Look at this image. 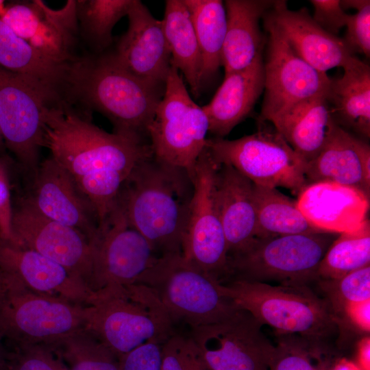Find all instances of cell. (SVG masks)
<instances>
[{"label":"cell","mask_w":370,"mask_h":370,"mask_svg":"<svg viewBox=\"0 0 370 370\" xmlns=\"http://www.w3.org/2000/svg\"><path fill=\"white\" fill-rule=\"evenodd\" d=\"M262 19L298 57L322 73L335 67L344 69L358 59L341 38L323 30L304 8L294 11L286 1H274Z\"/></svg>","instance_id":"ac0fdd59"},{"label":"cell","mask_w":370,"mask_h":370,"mask_svg":"<svg viewBox=\"0 0 370 370\" xmlns=\"http://www.w3.org/2000/svg\"><path fill=\"white\" fill-rule=\"evenodd\" d=\"M336 234L317 232L258 238L245 250L228 258L223 282L308 286L318 280L319 264Z\"/></svg>","instance_id":"ba28073f"},{"label":"cell","mask_w":370,"mask_h":370,"mask_svg":"<svg viewBox=\"0 0 370 370\" xmlns=\"http://www.w3.org/2000/svg\"><path fill=\"white\" fill-rule=\"evenodd\" d=\"M264 25L269 36L259 119L271 122L300 102L328 95L330 78L298 57L272 26Z\"/></svg>","instance_id":"9a60e30c"},{"label":"cell","mask_w":370,"mask_h":370,"mask_svg":"<svg viewBox=\"0 0 370 370\" xmlns=\"http://www.w3.org/2000/svg\"><path fill=\"white\" fill-rule=\"evenodd\" d=\"M12 230L14 245L56 262L91 288L92 244L81 232L45 217L25 197L13 206Z\"/></svg>","instance_id":"2e32d148"},{"label":"cell","mask_w":370,"mask_h":370,"mask_svg":"<svg viewBox=\"0 0 370 370\" xmlns=\"http://www.w3.org/2000/svg\"><path fill=\"white\" fill-rule=\"evenodd\" d=\"M163 343L151 340L132 349L119 360V370H161Z\"/></svg>","instance_id":"60d3db41"},{"label":"cell","mask_w":370,"mask_h":370,"mask_svg":"<svg viewBox=\"0 0 370 370\" xmlns=\"http://www.w3.org/2000/svg\"><path fill=\"white\" fill-rule=\"evenodd\" d=\"M5 149L6 148H5V143H4L2 134L0 130V156L1 157L8 156L6 153Z\"/></svg>","instance_id":"681fc988"},{"label":"cell","mask_w":370,"mask_h":370,"mask_svg":"<svg viewBox=\"0 0 370 370\" xmlns=\"http://www.w3.org/2000/svg\"><path fill=\"white\" fill-rule=\"evenodd\" d=\"M193 192V178L186 170L152 155L134 167L116 202L158 256L182 254Z\"/></svg>","instance_id":"6da1fadb"},{"label":"cell","mask_w":370,"mask_h":370,"mask_svg":"<svg viewBox=\"0 0 370 370\" xmlns=\"http://www.w3.org/2000/svg\"><path fill=\"white\" fill-rule=\"evenodd\" d=\"M262 58L249 67L225 75L211 101L202 106L208 120V132L223 138L253 110L263 93Z\"/></svg>","instance_id":"484cf974"},{"label":"cell","mask_w":370,"mask_h":370,"mask_svg":"<svg viewBox=\"0 0 370 370\" xmlns=\"http://www.w3.org/2000/svg\"><path fill=\"white\" fill-rule=\"evenodd\" d=\"M24 196L45 217L84 234L92 243L99 219L74 177L49 156L40 162Z\"/></svg>","instance_id":"e0dca14e"},{"label":"cell","mask_w":370,"mask_h":370,"mask_svg":"<svg viewBox=\"0 0 370 370\" xmlns=\"http://www.w3.org/2000/svg\"><path fill=\"white\" fill-rule=\"evenodd\" d=\"M260 238L320 232L313 227L293 199L278 188L254 184Z\"/></svg>","instance_id":"1f68e13d"},{"label":"cell","mask_w":370,"mask_h":370,"mask_svg":"<svg viewBox=\"0 0 370 370\" xmlns=\"http://www.w3.org/2000/svg\"><path fill=\"white\" fill-rule=\"evenodd\" d=\"M356 363L362 370H370V339L362 338L358 343Z\"/></svg>","instance_id":"f6af8a7d"},{"label":"cell","mask_w":370,"mask_h":370,"mask_svg":"<svg viewBox=\"0 0 370 370\" xmlns=\"http://www.w3.org/2000/svg\"><path fill=\"white\" fill-rule=\"evenodd\" d=\"M171 53V64L184 75L191 92L202 90L201 54L189 11L183 0H166L162 20Z\"/></svg>","instance_id":"f546056e"},{"label":"cell","mask_w":370,"mask_h":370,"mask_svg":"<svg viewBox=\"0 0 370 370\" xmlns=\"http://www.w3.org/2000/svg\"><path fill=\"white\" fill-rule=\"evenodd\" d=\"M190 14L201 58V88L210 83L221 66L226 33V12L221 0H183Z\"/></svg>","instance_id":"4dcf8cb0"},{"label":"cell","mask_w":370,"mask_h":370,"mask_svg":"<svg viewBox=\"0 0 370 370\" xmlns=\"http://www.w3.org/2000/svg\"><path fill=\"white\" fill-rule=\"evenodd\" d=\"M208 127L202 107L191 99L179 71L171 65L164 95L148 127L153 156L186 170L193 178L206 145Z\"/></svg>","instance_id":"9c48e42d"},{"label":"cell","mask_w":370,"mask_h":370,"mask_svg":"<svg viewBox=\"0 0 370 370\" xmlns=\"http://www.w3.org/2000/svg\"><path fill=\"white\" fill-rule=\"evenodd\" d=\"M1 19L34 48L56 59L73 62L77 57L73 45L78 32L75 1L52 10L42 1L5 5Z\"/></svg>","instance_id":"d6986e66"},{"label":"cell","mask_w":370,"mask_h":370,"mask_svg":"<svg viewBox=\"0 0 370 370\" xmlns=\"http://www.w3.org/2000/svg\"><path fill=\"white\" fill-rule=\"evenodd\" d=\"M128 27L110 52L114 59L132 74L160 85L171 68V53L162 20H158L138 0L127 15Z\"/></svg>","instance_id":"ffe728a7"},{"label":"cell","mask_w":370,"mask_h":370,"mask_svg":"<svg viewBox=\"0 0 370 370\" xmlns=\"http://www.w3.org/2000/svg\"><path fill=\"white\" fill-rule=\"evenodd\" d=\"M134 0L75 1L78 32L94 51L102 54L113 42L112 29L127 16Z\"/></svg>","instance_id":"d6a6232c"},{"label":"cell","mask_w":370,"mask_h":370,"mask_svg":"<svg viewBox=\"0 0 370 370\" xmlns=\"http://www.w3.org/2000/svg\"><path fill=\"white\" fill-rule=\"evenodd\" d=\"M84 309L86 330L119 360L147 341L164 342L176 331L153 292L140 284L93 291Z\"/></svg>","instance_id":"5b68a950"},{"label":"cell","mask_w":370,"mask_h":370,"mask_svg":"<svg viewBox=\"0 0 370 370\" xmlns=\"http://www.w3.org/2000/svg\"><path fill=\"white\" fill-rule=\"evenodd\" d=\"M0 266L15 273L27 286L86 306L93 291L65 267L25 247L0 241Z\"/></svg>","instance_id":"d4e9b609"},{"label":"cell","mask_w":370,"mask_h":370,"mask_svg":"<svg viewBox=\"0 0 370 370\" xmlns=\"http://www.w3.org/2000/svg\"><path fill=\"white\" fill-rule=\"evenodd\" d=\"M48 106L20 75L0 66V130L29 183L40 163L43 114Z\"/></svg>","instance_id":"5bb4252c"},{"label":"cell","mask_w":370,"mask_h":370,"mask_svg":"<svg viewBox=\"0 0 370 370\" xmlns=\"http://www.w3.org/2000/svg\"><path fill=\"white\" fill-rule=\"evenodd\" d=\"M262 325L238 309L228 317L190 329L208 370H268L274 344Z\"/></svg>","instance_id":"4fadbf2b"},{"label":"cell","mask_w":370,"mask_h":370,"mask_svg":"<svg viewBox=\"0 0 370 370\" xmlns=\"http://www.w3.org/2000/svg\"><path fill=\"white\" fill-rule=\"evenodd\" d=\"M340 2L343 10L345 8H354L356 10L370 3L369 0H344L340 1Z\"/></svg>","instance_id":"7dc6e473"},{"label":"cell","mask_w":370,"mask_h":370,"mask_svg":"<svg viewBox=\"0 0 370 370\" xmlns=\"http://www.w3.org/2000/svg\"><path fill=\"white\" fill-rule=\"evenodd\" d=\"M50 347L69 370H119L118 358L86 329Z\"/></svg>","instance_id":"d590c367"},{"label":"cell","mask_w":370,"mask_h":370,"mask_svg":"<svg viewBox=\"0 0 370 370\" xmlns=\"http://www.w3.org/2000/svg\"><path fill=\"white\" fill-rule=\"evenodd\" d=\"M91 244L92 291L136 284L158 257L147 239L130 225L117 202L99 224Z\"/></svg>","instance_id":"7c38bea8"},{"label":"cell","mask_w":370,"mask_h":370,"mask_svg":"<svg viewBox=\"0 0 370 370\" xmlns=\"http://www.w3.org/2000/svg\"><path fill=\"white\" fill-rule=\"evenodd\" d=\"M296 201L309 223L320 232H350L368 219L370 197L349 186L332 182L308 184Z\"/></svg>","instance_id":"44dd1931"},{"label":"cell","mask_w":370,"mask_h":370,"mask_svg":"<svg viewBox=\"0 0 370 370\" xmlns=\"http://www.w3.org/2000/svg\"><path fill=\"white\" fill-rule=\"evenodd\" d=\"M5 340L0 333V370H5L7 356V347Z\"/></svg>","instance_id":"c3c4849f"},{"label":"cell","mask_w":370,"mask_h":370,"mask_svg":"<svg viewBox=\"0 0 370 370\" xmlns=\"http://www.w3.org/2000/svg\"><path fill=\"white\" fill-rule=\"evenodd\" d=\"M307 184L332 182L354 187L370 197V147L336 124L323 147L307 162Z\"/></svg>","instance_id":"603a6c76"},{"label":"cell","mask_w":370,"mask_h":370,"mask_svg":"<svg viewBox=\"0 0 370 370\" xmlns=\"http://www.w3.org/2000/svg\"><path fill=\"white\" fill-rule=\"evenodd\" d=\"M369 263L370 221L367 219L356 230L341 233L333 241L319 264L318 280H336Z\"/></svg>","instance_id":"836d02e7"},{"label":"cell","mask_w":370,"mask_h":370,"mask_svg":"<svg viewBox=\"0 0 370 370\" xmlns=\"http://www.w3.org/2000/svg\"><path fill=\"white\" fill-rule=\"evenodd\" d=\"M161 370H208L189 334L175 331L162 345Z\"/></svg>","instance_id":"74e56055"},{"label":"cell","mask_w":370,"mask_h":370,"mask_svg":"<svg viewBox=\"0 0 370 370\" xmlns=\"http://www.w3.org/2000/svg\"><path fill=\"white\" fill-rule=\"evenodd\" d=\"M274 1L226 0V33L221 66L225 75L246 69L262 58L264 38L260 21Z\"/></svg>","instance_id":"4316f807"},{"label":"cell","mask_w":370,"mask_h":370,"mask_svg":"<svg viewBox=\"0 0 370 370\" xmlns=\"http://www.w3.org/2000/svg\"><path fill=\"white\" fill-rule=\"evenodd\" d=\"M217 281L182 254L158 256L138 280L150 288L175 324L190 329L220 321L238 310L217 288Z\"/></svg>","instance_id":"52a82bcc"},{"label":"cell","mask_w":370,"mask_h":370,"mask_svg":"<svg viewBox=\"0 0 370 370\" xmlns=\"http://www.w3.org/2000/svg\"><path fill=\"white\" fill-rule=\"evenodd\" d=\"M270 123L306 162L319 153L336 125L327 95L300 102Z\"/></svg>","instance_id":"83f0119b"},{"label":"cell","mask_w":370,"mask_h":370,"mask_svg":"<svg viewBox=\"0 0 370 370\" xmlns=\"http://www.w3.org/2000/svg\"><path fill=\"white\" fill-rule=\"evenodd\" d=\"M5 370H69L62 360L45 345H7Z\"/></svg>","instance_id":"f35d334b"},{"label":"cell","mask_w":370,"mask_h":370,"mask_svg":"<svg viewBox=\"0 0 370 370\" xmlns=\"http://www.w3.org/2000/svg\"><path fill=\"white\" fill-rule=\"evenodd\" d=\"M42 147L74 177L113 173L127 177L153 155L149 142L108 133L66 103L45 107Z\"/></svg>","instance_id":"3957f363"},{"label":"cell","mask_w":370,"mask_h":370,"mask_svg":"<svg viewBox=\"0 0 370 370\" xmlns=\"http://www.w3.org/2000/svg\"><path fill=\"white\" fill-rule=\"evenodd\" d=\"M85 329L84 306L37 292L0 266V333L7 345L51 347Z\"/></svg>","instance_id":"8992f818"},{"label":"cell","mask_w":370,"mask_h":370,"mask_svg":"<svg viewBox=\"0 0 370 370\" xmlns=\"http://www.w3.org/2000/svg\"><path fill=\"white\" fill-rule=\"evenodd\" d=\"M215 186L216 201L229 258L245 250L260 238L254 184L232 166L219 164Z\"/></svg>","instance_id":"cb8c5ba5"},{"label":"cell","mask_w":370,"mask_h":370,"mask_svg":"<svg viewBox=\"0 0 370 370\" xmlns=\"http://www.w3.org/2000/svg\"><path fill=\"white\" fill-rule=\"evenodd\" d=\"M165 85L141 79L122 67L110 51L77 57L67 82L66 100L97 111L112 124L114 133L149 142L148 127Z\"/></svg>","instance_id":"7a4b0ae2"},{"label":"cell","mask_w":370,"mask_h":370,"mask_svg":"<svg viewBox=\"0 0 370 370\" xmlns=\"http://www.w3.org/2000/svg\"><path fill=\"white\" fill-rule=\"evenodd\" d=\"M5 8V5L4 1L0 0V18L4 12Z\"/></svg>","instance_id":"f907efd6"},{"label":"cell","mask_w":370,"mask_h":370,"mask_svg":"<svg viewBox=\"0 0 370 370\" xmlns=\"http://www.w3.org/2000/svg\"><path fill=\"white\" fill-rule=\"evenodd\" d=\"M328 345L299 336H277L268 370H331L336 358Z\"/></svg>","instance_id":"e575fe53"},{"label":"cell","mask_w":370,"mask_h":370,"mask_svg":"<svg viewBox=\"0 0 370 370\" xmlns=\"http://www.w3.org/2000/svg\"><path fill=\"white\" fill-rule=\"evenodd\" d=\"M318 281L327 295L325 299L338 316L348 304L370 300L369 265L336 280Z\"/></svg>","instance_id":"8d00e7d4"},{"label":"cell","mask_w":370,"mask_h":370,"mask_svg":"<svg viewBox=\"0 0 370 370\" xmlns=\"http://www.w3.org/2000/svg\"><path fill=\"white\" fill-rule=\"evenodd\" d=\"M314 8L312 19L325 32L337 36L347 23L345 13L339 0H310Z\"/></svg>","instance_id":"7bdbcfd3"},{"label":"cell","mask_w":370,"mask_h":370,"mask_svg":"<svg viewBox=\"0 0 370 370\" xmlns=\"http://www.w3.org/2000/svg\"><path fill=\"white\" fill-rule=\"evenodd\" d=\"M206 147L218 164L232 166L256 186L282 187L297 195L307 185L306 161L275 128L235 140L207 138Z\"/></svg>","instance_id":"30bf717a"},{"label":"cell","mask_w":370,"mask_h":370,"mask_svg":"<svg viewBox=\"0 0 370 370\" xmlns=\"http://www.w3.org/2000/svg\"><path fill=\"white\" fill-rule=\"evenodd\" d=\"M330 79L327 99L334 123L365 139L370 137V67L357 59Z\"/></svg>","instance_id":"f1b7e54d"},{"label":"cell","mask_w":370,"mask_h":370,"mask_svg":"<svg viewBox=\"0 0 370 370\" xmlns=\"http://www.w3.org/2000/svg\"><path fill=\"white\" fill-rule=\"evenodd\" d=\"M343 312L358 328L364 332H369L370 300L348 304L345 306Z\"/></svg>","instance_id":"ee69618b"},{"label":"cell","mask_w":370,"mask_h":370,"mask_svg":"<svg viewBox=\"0 0 370 370\" xmlns=\"http://www.w3.org/2000/svg\"><path fill=\"white\" fill-rule=\"evenodd\" d=\"M73 62L56 59L34 48L0 18V66L23 77L48 105L65 100Z\"/></svg>","instance_id":"7402d4cb"},{"label":"cell","mask_w":370,"mask_h":370,"mask_svg":"<svg viewBox=\"0 0 370 370\" xmlns=\"http://www.w3.org/2000/svg\"><path fill=\"white\" fill-rule=\"evenodd\" d=\"M331 370H362L355 361L345 358H336L334 360Z\"/></svg>","instance_id":"bcb514c9"},{"label":"cell","mask_w":370,"mask_h":370,"mask_svg":"<svg viewBox=\"0 0 370 370\" xmlns=\"http://www.w3.org/2000/svg\"><path fill=\"white\" fill-rule=\"evenodd\" d=\"M347 30L342 39L350 51L367 58L370 56V3L360 8L354 14H348Z\"/></svg>","instance_id":"ab89813d"},{"label":"cell","mask_w":370,"mask_h":370,"mask_svg":"<svg viewBox=\"0 0 370 370\" xmlns=\"http://www.w3.org/2000/svg\"><path fill=\"white\" fill-rule=\"evenodd\" d=\"M10 158L0 156V241L15 244L12 230L13 205L11 197Z\"/></svg>","instance_id":"b9f144b4"},{"label":"cell","mask_w":370,"mask_h":370,"mask_svg":"<svg viewBox=\"0 0 370 370\" xmlns=\"http://www.w3.org/2000/svg\"><path fill=\"white\" fill-rule=\"evenodd\" d=\"M217 285L234 306L271 328L276 336L295 335L328 343L340 330V317L328 301L308 286L241 280Z\"/></svg>","instance_id":"277c9868"},{"label":"cell","mask_w":370,"mask_h":370,"mask_svg":"<svg viewBox=\"0 0 370 370\" xmlns=\"http://www.w3.org/2000/svg\"><path fill=\"white\" fill-rule=\"evenodd\" d=\"M218 164L204 148L194 170V192L182 247V255L218 282L227 273V243L216 201Z\"/></svg>","instance_id":"8fae6325"}]
</instances>
